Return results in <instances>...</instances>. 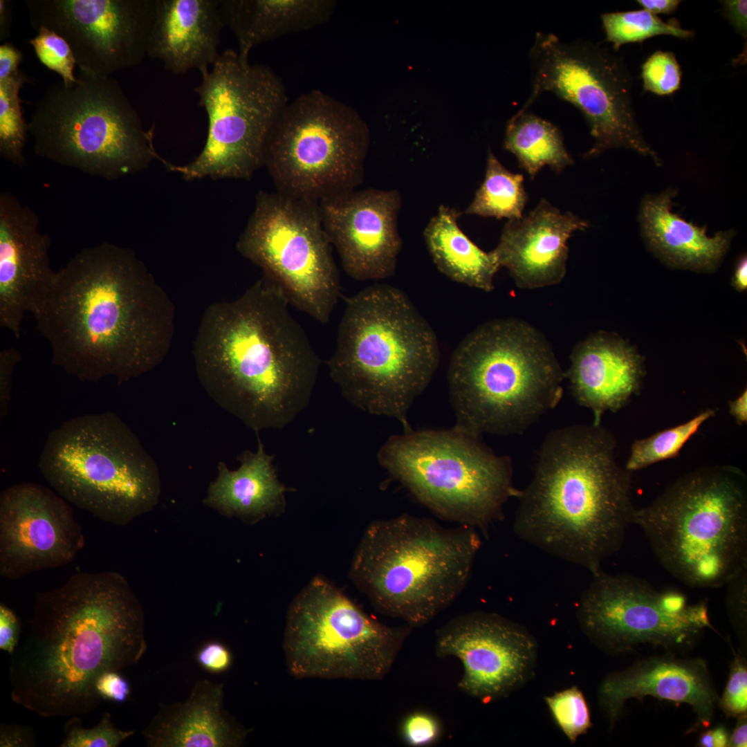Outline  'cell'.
<instances>
[{
  "label": "cell",
  "mask_w": 747,
  "mask_h": 747,
  "mask_svg": "<svg viewBox=\"0 0 747 747\" xmlns=\"http://www.w3.org/2000/svg\"><path fill=\"white\" fill-rule=\"evenodd\" d=\"M52 362L82 381L118 385L157 367L168 353L175 308L130 248H84L56 272L34 315Z\"/></svg>",
  "instance_id": "6da1fadb"
},
{
  "label": "cell",
  "mask_w": 747,
  "mask_h": 747,
  "mask_svg": "<svg viewBox=\"0 0 747 747\" xmlns=\"http://www.w3.org/2000/svg\"><path fill=\"white\" fill-rule=\"evenodd\" d=\"M147 650L142 608L124 576L83 572L35 595L32 617L10 655L12 700L43 717L95 710L104 673Z\"/></svg>",
  "instance_id": "7a4b0ae2"
},
{
  "label": "cell",
  "mask_w": 747,
  "mask_h": 747,
  "mask_svg": "<svg viewBox=\"0 0 747 747\" xmlns=\"http://www.w3.org/2000/svg\"><path fill=\"white\" fill-rule=\"evenodd\" d=\"M290 306L264 275L238 298L209 306L195 338L203 388L256 432L290 423L317 382L320 358Z\"/></svg>",
  "instance_id": "3957f363"
},
{
  "label": "cell",
  "mask_w": 747,
  "mask_h": 747,
  "mask_svg": "<svg viewBox=\"0 0 747 747\" xmlns=\"http://www.w3.org/2000/svg\"><path fill=\"white\" fill-rule=\"evenodd\" d=\"M600 425H572L544 438L535 472L519 490L513 528L524 541L592 575L622 546L635 511L632 472Z\"/></svg>",
  "instance_id": "277c9868"
},
{
  "label": "cell",
  "mask_w": 747,
  "mask_h": 747,
  "mask_svg": "<svg viewBox=\"0 0 747 747\" xmlns=\"http://www.w3.org/2000/svg\"><path fill=\"white\" fill-rule=\"evenodd\" d=\"M436 335L408 296L389 284L347 297L329 374L342 396L372 414L412 429L407 413L439 362Z\"/></svg>",
  "instance_id": "5b68a950"
},
{
  "label": "cell",
  "mask_w": 747,
  "mask_h": 747,
  "mask_svg": "<svg viewBox=\"0 0 747 747\" xmlns=\"http://www.w3.org/2000/svg\"><path fill=\"white\" fill-rule=\"evenodd\" d=\"M564 374L543 335L515 319L467 335L448 369L455 427L480 436L519 434L560 401Z\"/></svg>",
  "instance_id": "8992f818"
},
{
  "label": "cell",
  "mask_w": 747,
  "mask_h": 747,
  "mask_svg": "<svg viewBox=\"0 0 747 747\" xmlns=\"http://www.w3.org/2000/svg\"><path fill=\"white\" fill-rule=\"evenodd\" d=\"M481 546L474 527L403 514L369 524L350 576L381 613L421 627L463 590Z\"/></svg>",
  "instance_id": "52a82bcc"
},
{
  "label": "cell",
  "mask_w": 747,
  "mask_h": 747,
  "mask_svg": "<svg viewBox=\"0 0 747 747\" xmlns=\"http://www.w3.org/2000/svg\"><path fill=\"white\" fill-rule=\"evenodd\" d=\"M632 524L672 575L692 587L715 588L747 566V478L732 465L699 468L679 478Z\"/></svg>",
  "instance_id": "ba28073f"
},
{
  "label": "cell",
  "mask_w": 747,
  "mask_h": 747,
  "mask_svg": "<svg viewBox=\"0 0 747 747\" xmlns=\"http://www.w3.org/2000/svg\"><path fill=\"white\" fill-rule=\"evenodd\" d=\"M39 467L62 498L107 523L125 525L158 502L156 461L113 412L64 422L48 434Z\"/></svg>",
  "instance_id": "9c48e42d"
},
{
  "label": "cell",
  "mask_w": 747,
  "mask_h": 747,
  "mask_svg": "<svg viewBox=\"0 0 747 747\" xmlns=\"http://www.w3.org/2000/svg\"><path fill=\"white\" fill-rule=\"evenodd\" d=\"M28 127L36 154L107 181L163 158L154 146V127L144 129L111 76L80 72L74 82L48 86Z\"/></svg>",
  "instance_id": "30bf717a"
},
{
  "label": "cell",
  "mask_w": 747,
  "mask_h": 747,
  "mask_svg": "<svg viewBox=\"0 0 747 747\" xmlns=\"http://www.w3.org/2000/svg\"><path fill=\"white\" fill-rule=\"evenodd\" d=\"M479 437L456 427L410 430L389 437L378 459L437 516L486 533L519 490L513 484L510 459L495 454Z\"/></svg>",
  "instance_id": "8fae6325"
},
{
  "label": "cell",
  "mask_w": 747,
  "mask_h": 747,
  "mask_svg": "<svg viewBox=\"0 0 747 747\" xmlns=\"http://www.w3.org/2000/svg\"><path fill=\"white\" fill-rule=\"evenodd\" d=\"M411 627L387 626L331 582L315 577L287 612L283 648L297 679L377 681L391 670Z\"/></svg>",
  "instance_id": "7c38bea8"
},
{
  "label": "cell",
  "mask_w": 747,
  "mask_h": 747,
  "mask_svg": "<svg viewBox=\"0 0 747 747\" xmlns=\"http://www.w3.org/2000/svg\"><path fill=\"white\" fill-rule=\"evenodd\" d=\"M369 143V129L355 109L313 90L279 113L264 165L278 192L319 201L361 183Z\"/></svg>",
  "instance_id": "4fadbf2b"
},
{
  "label": "cell",
  "mask_w": 747,
  "mask_h": 747,
  "mask_svg": "<svg viewBox=\"0 0 747 747\" xmlns=\"http://www.w3.org/2000/svg\"><path fill=\"white\" fill-rule=\"evenodd\" d=\"M200 73L195 92L208 116L204 147L190 163H163L187 181L249 180L264 165L270 131L288 102L284 84L270 67L244 62L232 49Z\"/></svg>",
  "instance_id": "5bb4252c"
},
{
  "label": "cell",
  "mask_w": 747,
  "mask_h": 747,
  "mask_svg": "<svg viewBox=\"0 0 747 747\" xmlns=\"http://www.w3.org/2000/svg\"><path fill=\"white\" fill-rule=\"evenodd\" d=\"M528 57L531 89L521 109L530 110L544 93H552L578 109L589 125L593 145L584 158L622 148L661 164L638 123L633 77L616 50L598 43L566 42L553 33L537 32Z\"/></svg>",
  "instance_id": "9a60e30c"
},
{
  "label": "cell",
  "mask_w": 747,
  "mask_h": 747,
  "mask_svg": "<svg viewBox=\"0 0 747 747\" xmlns=\"http://www.w3.org/2000/svg\"><path fill=\"white\" fill-rule=\"evenodd\" d=\"M237 249L281 288L290 306L329 322L341 286L318 201L259 192Z\"/></svg>",
  "instance_id": "2e32d148"
},
{
  "label": "cell",
  "mask_w": 747,
  "mask_h": 747,
  "mask_svg": "<svg viewBox=\"0 0 747 747\" xmlns=\"http://www.w3.org/2000/svg\"><path fill=\"white\" fill-rule=\"evenodd\" d=\"M580 599L577 618L598 647L620 654L640 644L688 648L712 627L706 601L689 603L681 593L658 591L640 578L600 570Z\"/></svg>",
  "instance_id": "e0dca14e"
},
{
  "label": "cell",
  "mask_w": 747,
  "mask_h": 747,
  "mask_svg": "<svg viewBox=\"0 0 747 747\" xmlns=\"http://www.w3.org/2000/svg\"><path fill=\"white\" fill-rule=\"evenodd\" d=\"M32 28L68 44L80 73L109 77L147 55L155 0H26Z\"/></svg>",
  "instance_id": "ac0fdd59"
},
{
  "label": "cell",
  "mask_w": 747,
  "mask_h": 747,
  "mask_svg": "<svg viewBox=\"0 0 747 747\" xmlns=\"http://www.w3.org/2000/svg\"><path fill=\"white\" fill-rule=\"evenodd\" d=\"M437 656L456 658L463 674L460 690L484 703L506 697L533 676L535 639L520 625L495 613L456 616L436 634Z\"/></svg>",
  "instance_id": "d6986e66"
},
{
  "label": "cell",
  "mask_w": 747,
  "mask_h": 747,
  "mask_svg": "<svg viewBox=\"0 0 747 747\" xmlns=\"http://www.w3.org/2000/svg\"><path fill=\"white\" fill-rule=\"evenodd\" d=\"M85 544L64 498L44 486L22 483L0 495V575L17 580L71 563Z\"/></svg>",
  "instance_id": "ffe728a7"
},
{
  "label": "cell",
  "mask_w": 747,
  "mask_h": 747,
  "mask_svg": "<svg viewBox=\"0 0 747 747\" xmlns=\"http://www.w3.org/2000/svg\"><path fill=\"white\" fill-rule=\"evenodd\" d=\"M318 204L324 230L349 277L367 281L394 275L402 248L397 190H354L324 197Z\"/></svg>",
  "instance_id": "44dd1931"
},
{
  "label": "cell",
  "mask_w": 747,
  "mask_h": 747,
  "mask_svg": "<svg viewBox=\"0 0 747 747\" xmlns=\"http://www.w3.org/2000/svg\"><path fill=\"white\" fill-rule=\"evenodd\" d=\"M50 243L36 212L11 192H1L0 326L16 338L25 315L39 311L53 283Z\"/></svg>",
  "instance_id": "7402d4cb"
},
{
  "label": "cell",
  "mask_w": 747,
  "mask_h": 747,
  "mask_svg": "<svg viewBox=\"0 0 747 747\" xmlns=\"http://www.w3.org/2000/svg\"><path fill=\"white\" fill-rule=\"evenodd\" d=\"M647 696L692 708L697 724L708 727L719 697L707 665L701 658L658 656L608 674L598 688L600 706L612 728L625 702Z\"/></svg>",
  "instance_id": "603a6c76"
},
{
  "label": "cell",
  "mask_w": 747,
  "mask_h": 747,
  "mask_svg": "<svg viewBox=\"0 0 747 747\" xmlns=\"http://www.w3.org/2000/svg\"><path fill=\"white\" fill-rule=\"evenodd\" d=\"M589 226L587 221L571 212L562 213L542 199L525 216L508 220L492 252L519 288L552 286L565 276L568 239Z\"/></svg>",
  "instance_id": "cb8c5ba5"
},
{
  "label": "cell",
  "mask_w": 747,
  "mask_h": 747,
  "mask_svg": "<svg viewBox=\"0 0 747 747\" xmlns=\"http://www.w3.org/2000/svg\"><path fill=\"white\" fill-rule=\"evenodd\" d=\"M220 0H155L147 55L174 75L209 69L225 27Z\"/></svg>",
  "instance_id": "d4e9b609"
},
{
  "label": "cell",
  "mask_w": 747,
  "mask_h": 747,
  "mask_svg": "<svg viewBox=\"0 0 747 747\" xmlns=\"http://www.w3.org/2000/svg\"><path fill=\"white\" fill-rule=\"evenodd\" d=\"M643 376L639 354L622 340L597 333L578 344L567 376L578 404L591 410L600 425L606 412H616L638 392Z\"/></svg>",
  "instance_id": "484cf974"
},
{
  "label": "cell",
  "mask_w": 747,
  "mask_h": 747,
  "mask_svg": "<svg viewBox=\"0 0 747 747\" xmlns=\"http://www.w3.org/2000/svg\"><path fill=\"white\" fill-rule=\"evenodd\" d=\"M223 685L197 681L188 699L160 705L142 735L151 747H238L249 730L223 707Z\"/></svg>",
  "instance_id": "4316f807"
},
{
  "label": "cell",
  "mask_w": 747,
  "mask_h": 747,
  "mask_svg": "<svg viewBox=\"0 0 747 747\" xmlns=\"http://www.w3.org/2000/svg\"><path fill=\"white\" fill-rule=\"evenodd\" d=\"M676 194L675 189L667 188L643 199L638 214L643 237L650 249L672 266L712 270L727 252L734 231L708 236L706 227L688 222L672 211Z\"/></svg>",
  "instance_id": "83f0119b"
},
{
  "label": "cell",
  "mask_w": 747,
  "mask_h": 747,
  "mask_svg": "<svg viewBox=\"0 0 747 747\" xmlns=\"http://www.w3.org/2000/svg\"><path fill=\"white\" fill-rule=\"evenodd\" d=\"M225 27L234 33L238 54L249 62L255 46L290 33L314 28L329 21L333 0H220Z\"/></svg>",
  "instance_id": "f1b7e54d"
},
{
  "label": "cell",
  "mask_w": 747,
  "mask_h": 747,
  "mask_svg": "<svg viewBox=\"0 0 747 747\" xmlns=\"http://www.w3.org/2000/svg\"><path fill=\"white\" fill-rule=\"evenodd\" d=\"M239 460L236 470L219 463L217 477L210 483L204 503L227 516L243 518H259L281 507L286 489L277 479L273 456L259 438L257 451H246Z\"/></svg>",
  "instance_id": "f546056e"
},
{
  "label": "cell",
  "mask_w": 747,
  "mask_h": 747,
  "mask_svg": "<svg viewBox=\"0 0 747 747\" xmlns=\"http://www.w3.org/2000/svg\"><path fill=\"white\" fill-rule=\"evenodd\" d=\"M459 214L441 205L426 225L423 235L436 266L452 280L486 292L494 288L493 279L500 266L492 251L474 244L457 223Z\"/></svg>",
  "instance_id": "4dcf8cb0"
},
{
  "label": "cell",
  "mask_w": 747,
  "mask_h": 747,
  "mask_svg": "<svg viewBox=\"0 0 747 747\" xmlns=\"http://www.w3.org/2000/svg\"><path fill=\"white\" fill-rule=\"evenodd\" d=\"M504 147L532 180L546 166L559 174L574 163L560 129L530 110L520 109L508 121Z\"/></svg>",
  "instance_id": "1f68e13d"
},
{
  "label": "cell",
  "mask_w": 747,
  "mask_h": 747,
  "mask_svg": "<svg viewBox=\"0 0 747 747\" xmlns=\"http://www.w3.org/2000/svg\"><path fill=\"white\" fill-rule=\"evenodd\" d=\"M524 181L522 174L508 170L489 148L484 179L463 214L498 219L522 218L528 199Z\"/></svg>",
  "instance_id": "d6a6232c"
},
{
  "label": "cell",
  "mask_w": 747,
  "mask_h": 747,
  "mask_svg": "<svg viewBox=\"0 0 747 747\" xmlns=\"http://www.w3.org/2000/svg\"><path fill=\"white\" fill-rule=\"evenodd\" d=\"M600 18L606 41L616 51L624 44L642 42L658 35L681 39L694 36V31L682 28L676 20L663 21L645 9L603 13Z\"/></svg>",
  "instance_id": "836d02e7"
},
{
  "label": "cell",
  "mask_w": 747,
  "mask_h": 747,
  "mask_svg": "<svg viewBox=\"0 0 747 747\" xmlns=\"http://www.w3.org/2000/svg\"><path fill=\"white\" fill-rule=\"evenodd\" d=\"M30 80L20 70L0 80V154L13 165H26L24 154L28 123L23 117L19 92Z\"/></svg>",
  "instance_id": "e575fe53"
},
{
  "label": "cell",
  "mask_w": 747,
  "mask_h": 747,
  "mask_svg": "<svg viewBox=\"0 0 747 747\" xmlns=\"http://www.w3.org/2000/svg\"><path fill=\"white\" fill-rule=\"evenodd\" d=\"M716 412L708 409L681 425L635 441L625 468L633 472L655 463L677 456L685 443L701 425L714 416Z\"/></svg>",
  "instance_id": "d590c367"
},
{
  "label": "cell",
  "mask_w": 747,
  "mask_h": 747,
  "mask_svg": "<svg viewBox=\"0 0 747 747\" xmlns=\"http://www.w3.org/2000/svg\"><path fill=\"white\" fill-rule=\"evenodd\" d=\"M545 701L554 721L571 743L591 727L587 700L578 687L546 697Z\"/></svg>",
  "instance_id": "8d00e7d4"
},
{
  "label": "cell",
  "mask_w": 747,
  "mask_h": 747,
  "mask_svg": "<svg viewBox=\"0 0 747 747\" xmlns=\"http://www.w3.org/2000/svg\"><path fill=\"white\" fill-rule=\"evenodd\" d=\"M65 738L60 747H116L134 734L116 727L110 713L105 712L98 724L86 728L78 716L71 717L64 728Z\"/></svg>",
  "instance_id": "74e56055"
},
{
  "label": "cell",
  "mask_w": 747,
  "mask_h": 747,
  "mask_svg": "<svg viewBox=\"0 0 747 747\" xmlns=\"http://www.w3.org/2000/svg\"><path fill=\"white\" fill-rule=\"evenodd\" d=\"M36 32L30 44L41 63L59 75L65 84L75 82L77 76L73 71L77 62L68 44L47 28H41Z\"/></svg>",
  "instance_id": "f35d334b"
},
{
  "label": "cell",
  "mask_w": 747,
  "mask_h": 747,
  "mask_svg": "<svg viewBox=\"0 0 747 747\" xmlns=\"http://www.w3.org/2000/svg\"><path fill=\"white\" fill-rule=\"evenodd\" d=\"M644 91L658 95H670L679 89L681 70L674 53L657 50L641 67Z\"/></svg>",
  "instance_id": "ab89813d"
},
{
  "label": "cell",
  "mask_w": 747,
  "mask_h": 747,
  "mask_svg": "<svg viewBox=\"0 0 747 747\" xmlns=\"http://www.w3.org/2000/svg\"><path fill=\"white\" fill-rule=\"evenodd\" d=\"M717 704L727 717H739L747 710V667L744 658L735 654L728 680Z\"/></svg>",
  "instance_id": "60d3db41"
},
{
  "label": "cell",
  "mask_w": 747,
  "mask_h": 747,
  "mask_svg": "<svg viewBox=\"0 0 747 747\" xmlns=\"http://www.w3.org/2000/svg\"><path fill=\"white\" fill-rule=\"evenodd\" d=\"M441 733L439 723L432 715L416 712L407 717L402 723L401 734L405 741L413 746L434 743Z\"/></svg>",
  "instance_id": "b9f144b4"
},
{
  "label": "cell",
  "mask_w": 747,
  "mask_h": 747,
  "mask_svg": "<svg viewBox=\"0 0 747 747\" xmlns=\"http://www.w3.org/2000/svg\"><path fill=\"white\" fill-rule=\"evenodd\" d=\"M728 586L727 607L731 621L744 629L746 622L747 566L741 569L726 584Z\"/></svg>",
  "instance_id": "7bdbcfd3"
},
{
  "label": "cell",
  "mask_w": 747,
  "mask_h": 747,
  "mask_svg": "<svg viewBox=\"0 0 747 747\" xmlns=\"http://www.w3.org/2000/svg\"><path fill=\"white\" fill-rule=\"evenodd\" d=\"M195 658L199 666L212 674L228 671L233 661L232 654L228 647L216 640L203 644L196 652Z\"/></svg>",
  "instance_id": "ee69618b"
},
{
  "label": "cell",
  "mask_w": 747,
  "mask_h": 747,
  "mask_svg": "<svg viewBox=\"0 0 747 747\" xmlns=\"http://www.w3.org/2000/svg\"><path fill=\"white\" fill-rule=\"evenodd\" d=\"M21 353L14 348L3 349L0 353V418L8 414L11 399L12 377L15 367L21 360Z\"/></svg>",
  "instance_id": "f6af8a7d"
},
{
  "label": "cell",
  "mask_w": 747,
  "mask_h": 747,
  "mask_svg": "<svg viewBox=\"0 0 747 747\" xmlns=\"http://www.w3.org/2000/svg\"><path fill=\"white\" fill-rule=\"evenodd\" d=\"M96 690L103 700L124 703L131 692L130 684L118 672L103 674L95 685Z\"/></svg>",
  "instance_id": "bcb514c9"
},
{
  "label": "cell",
  "mask_w": 747,
  "mask_h": 747,
  "mask_svg": "<svg viewBox=\"0 0 747 747\" xmlns=\"http://www.w3.org/2000/svg\"><path fill=\"white\" fill-rule=\"evenodd\" d=\"M21 632V622L15 612L3 603L0 605V649L11 655L17 647Z\"/></svg>",
  "instance_id": "7dc6e473"
},
{
  "label": "cell",
  "mask_w": 747,
  "mask_h": 747,
  "mask_svg": "<svg viewBox=\"0 0 747 747\" xmlns=\"http://www.w3.org/2000/svg\"><path fill=\"white\" fill-rule=\"evenodd\" d=\"M35 746L33 730L26 726L1 724V747H30Z\"/></svg>",
  "instance_id": "c3c4849f"
},
{
  "label": "cell",
  "mask_w": 747,
  "mask_h": 747,
  "mask_svg": "<svg viewBox=\"0 0 747 747\" xmlns=\"http://www.w3.org/2000/svg\"><path fill=\"white\" fill-rule=\"evenodd\" d=\"M722 14L732 26L735 30L746 39L747 36V1L746 0H725Z\"/></svg>",
  "instance_id": "681fc988"
},
{
  "label": "cell",
  "mask_w": 747,
  "mask_h": 747,
  "mask_svg": "<svg viewBox=\"0 0 747 747\" xmlns=\"http://www.w3.org/2000/svg\"><path fill=\"white\" fill-rule=\"evenodd\" d=\"M22 54L14 45L6 42L0 46V80L12 75L19 70Z\"/></svg>",
  "instance_id": "f907efd6"
},
{
  "label": "cell",
  "mask_w": 747,
  "mask_h": 747,
  "mask_svg": "<svg viewBox=\"0 0 747 747\" xmlns=\"http://www.w3.org/2000/svg\"><path fill=\"white\" fill-rule=\"evenodd\" d=\"M730 735L723 726H719L701 734L698 744L702 747L728 746Z\"/></svg>",
  "instance_id": "816d5d0a"
},
{
  "label": "cell",
  "mask_w": 747,
  "mask_h": 747,
  "mask_svg": "<svg viewBox=\"0 0 747 747\" xmlns=\"http://www.w3.org/2000/svg\"><path fill=\"white\" fill-rule=\"evenodd\" d=\"M638 5L649 12L668 15L675 12L681 1L679 0H638Z\"/></svg>",
  "instance_id": "f5cc1de1"
},
{
  "label": "cell",
  "mask_w": 747,
  "mask_h": 747,
  "mask_svg": "<svg viewBox=\"0 0 747 747\" xmlns=\"http://www.w3.org/2000/svg\"><path fill=\"white\" fill-rule=\"evenodd\" d=\"M738 717L737 722L731 735L728 746L744 747L747 745V717L746 713Z\"/></svg>",
  "instance_id": "db71d44e"
},
{
  "label": "cell",
  "mask_w": 747,
  "mask_h": 747,
  "mask_svg": "<svg viewBox=\"0 0 747 747\" xmlns=\"http://www.w3.org/2000/svg\"><path fill=\"white\" fill-rule=\"evenodd\" d=\"M729 411L737 423L743 425L747 421V391L745 389L735 400L729 403Z\"/></svg>",
  "instance_id": "11a10c76"
},
{
  "label": "cell",
  "mask_w": 747,
  "mask_h": 747,
  "mask_svg": "<svg viewBox=\"0 0 747 747\" xmlns=\"http://www.w3.org/2000/svg\"><path fill=\"white\" fill-rule=\"evenodd\" d=\"M12 3L10 1L0 0V40L3 41L10 35Z\"/></svg>",
  "instance_id": "9f6ffc18"
},
{
  "label": "cell",
  "mask_w": 747,
  "mask_h": 747,
  "mask_svg": "<svg viewBox=\"0 0 747 747\" xmlns=\"http://www.w3.org/2000/svg\"><path fill=\"white\" fill-rule=\"evenodd\" d=\"M733 285L738 290H744L747 287V261L743 257L738 262L733 277Z\"/></svg>",
  "instance_id": "6f0895ef"
}]
</instances>
